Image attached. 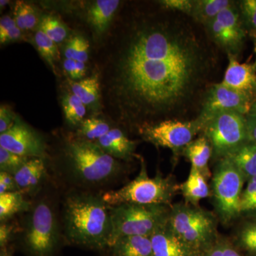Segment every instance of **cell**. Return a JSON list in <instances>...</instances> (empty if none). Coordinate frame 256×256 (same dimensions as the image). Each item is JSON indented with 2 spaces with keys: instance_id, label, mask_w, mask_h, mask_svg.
I'll use <instances>...</instances> for the list:
<instances>
[{
  "instance_id": "1",
  "label": "cell",
  "mask_w": 256,
  "mask_h": 256,
  "mask_svg": "<svg viewBox=\"0 0 256 256\" xmlns=\"http://www.w3.org/2000/svg\"><path fill=\"white\" fill-rule=\"evenodd\" d=\"M204 66L192 34L168 24L146 25L131 35L120 56L114 95L128 114H163L191 96Z\"/></svg>"
},
{
  "instance_id": "2",
  "label": "cell",
  "mask_w": 256,
  "mask_h": 256,
  "mask_svg": "<svg viewBox=\"0 0 256 256\" xmlns=\"http://www.w3.org/2000/svg\"><path fill=\"white\" fill-rule=\"evenodd\" d=\"M64 232L70 244L104 249L110 246V206L102 196L89 193H72L64 203Z\"/></svg>"
},
{
  "instance_id": "3",
  "label": "cell",
  "mask_w": 256,
  "mask_h": 256,
  "mask_svg": "<svg viewBox=\"0 0 256 256\" xmlns=\"http://www.w3.org/2000/svg\"><path fill=\"white\" fill-rule=\"evenodd\" d=\"M64 152L69 176L82 186L104 184L122 171L118 160L106 154L95 142L70 140Z\"/></svg>"
},
{
  "instance_id": "4",
  "label": "cell",
  "mask_w": 256,
  "mask_h": 256,
  "mask_svg": "<svg viewBox=\"0 0 256 256\" xmlns=\"http://www.w3.org/2000/svg\"><path fill=\"white\" fill-rule=\"evenodd\" d=\"M178 191H180V185L171 176H164L158 172L154 178H150L146 162L142 159L140 171L132 181L119 190L106 192L102 197L111 206L124 204L171 206Z\"/></svg>"
},
{
  "instance_id": "5",
  "label": "cell",
  "mask_w": 256,
  "mask_h": 256,
  "mask_svg": "<svg viewBox=\"0 0 256 256\" xmlns=\"http://www.w3.org/2000/svg\"><path fill=\"white\" fill-rule=\"evenodd\" d=\"M217 220L212 212L184 202L171 205L168 224L192 250L202 254L218 238Z\"/></svg>"
},
{
  "instance_id": "6",
  "label": "cell",
  "mask_w": 256,
  "mask_h": 256,
  "mask_svg": "<svg viewBox=\"0 0 256 256\" xmlns=\"http://www.w3.org/2000/svg\"><path fill=\"white\" fill-rule=\"evenodd\" d=\"M171 206L124 204L110 206L112 232L110 246L117 239L131 236H151L169 220Z\"/></svg>"
},
{
  "instance_id": "7",
  "label": "cell",
  "mask_w": 256,
  "mask_h": 256,
  "mask_svg": "<svg viewBox=\"0 0 256 256\" xmlns=\"http://www.w3.org/2000/svg\"><path fill=\"white\" fill-rule=\"evenodd\" d=\"M246 180L227 158L220 159L215 168L212 192L217 217L227 225L240 216V202Z\"/></svg>"
},
{
  "instance_id": "8",
  "label": "cell",
  "mask_w": 256,
  "mask_h": 256,
  "mask_svg": "<svg viewBox=\"0 0 256 256\" xmlns=\"http://www.w3.org/2000/svg\"><path fill=\"white\" fill-rule=\"evenodd\" d=\"M60 239L54 210L48 202H38L32 208L23 232V242L32 256H52Z\"/></svg>"
},
{
  "instance_id": "9",
  "label": "cell",
  "mask_w": 256,
  "mask_h": 256,
  "mask_svg": "<svg viewBox=\"0 0 256 256\" xmlns=\"http://www.w3.org/2000/svg\"><path fill=\"white\" fill-rule=\"evenodd\" d=\"M202 131L216 158L223 159L247 142L246 117L236 112H220L205 122Z\"/></svg>"
},
{
  "instance_id": "10",
  "label": "cell",
  "mask_w": 256,
  "mask_h": 256,
  "mask_svg": "<svg viewBox=\"0 0 256 256\" xmlns=\"http://www.w3.org/2000/svg\"><path fill=\"white\" fill-rule=\"evenodd\" d=\"M203 128L198 118L191 121L166 120L158 124H143L140 133L144 140L156 146L169 148L176 156Z\"/></svg>"
},
{
  "instance_id": "11",
  "label": "cell",
  "mask_w": 256,
  "mask_h": 256,
  "mask_svg": "<svg viewBox=\"0 0 256 256\" xmlns=\"http://www.w3.org/2000/svg\"><path fill=\"white\" fill-rule=\"evenodd\" d=\"M254 104V101L246 94L220 82L210 88L197 118L204 126L208 120L220 112H236L247 116Z\"/></svg>"
},
{
  "instance_id": "12",
  "label": "cell",
  "mask_w": 256,
  "mask_h": 256,
  "mask_svg": "<svg viewBox=\"0 0 256 256\" xmlns=\"http://www.w3.org/2000/svg\"><path fill=\"white\" fill-rule=\"evenodd\" d=\"M0 146L26 158H44L46 156L43 138L18 117L8 131L0 134Z\"/></svg>"
},
{
  "instance_id": "13",
  "label": "cell",
  "mask_w": 256,
  "mask_h": 256,
  "mask_svg": "<svg viewBox=\"0 0 256 256\" xmlns=\"http://www.w3.org/2000/svg\"><path fill=\"white\" fill-rule=\"evenodd\" d=\"M224 85L256 99V68L255 64H240L235 56L228 55V65L224 75Z\"/></svg>"
},
{
  "instance_id": "14",
  "label": "cell",
  "mask_w": 256,
  "mask_h": 256,
  "mask_svg": "<svg viewBox=\"0 0 256 256\" xmlns=\"http://www.w3.org/2000/svg\"><path fill=\"white\" fill-rule=\"evenodd\" d=\"M154 256H195L192 250L174 233L169 224L160 227L150 236Z\"/></svg>"
},
{
  "instance_id": "15",
  "label": "cell",
  "mask_w": 256,
  "mask_h": 256,
  "mask_svg": "<svg viewBox=\"0 0 256 256\" xmlns=\"http://www.w3.org/2000/svg\"><path fill=\"white\" fill-rule=\"evenodd\" d=\"M102 151L116 160H130L134 156L137 142L129 139L118 128H112L95 142Z\"/></svg>"
},
{
  "instance_id": "16",
  "label": "cell",
  "mask_w": 256,
  "mask_h": 256,
  "mask_svg": "<svg viewBox=\"0 0 256 256\" xmlns=\"http://www.w3.org/2000/svg\"><path fill=\"white\" fill-rule=\"evenodd\" d=\"M46 172V163L42 158H32L12 174L23 194H32L38 190Z\"/></svg>"
},
{
  "instance_id": "17",
  "label": "cell",
  "mask_w": 256,
  "mask_h": 256,
  "mask_svg": "<svg viewBox=\"0 0 256 256\" xmlns=\"http://www.w3.org/2000/svg\"><path fill=\"white\" fill-rule=\"evenodd\" d=\"M120 3L118 0H98L90 5L88 21L99 36L107 31Z\"/></svg>"
},
{
  "instance_id": "18",
  "label": "cell",
  "mask_w": 256,
  "mask_h": 256,
  "mask_svg": "<svg viewBox=\"0 0 256 256\" xmlns=\"http://www.w3.org/2000/svg\"><path fill=\"white\" fill-rule=\"evenodd\" d=\"M182 154L191 163V168L198 170L206 178H210L208 161L212 154V148L204 136L194 140L182 151Z\"/></svg>"
},
{
  "instance_id": "19",
  "label": "cell",
  "mask_w": 256,
  "mask_h": 256,
  "mask_svg": "<svg viewBox=\"0 0 256 256\" xmlns=\"http://www.w3.org/2000/svg\"><path fill=\"white\" fill-rule=\"evenodd\" d=\"M110 248L114 256H154L150 236L122 237L117 239Z\"/></svg>"
},
{
  "instance_id": "20",
  "label": "cell",
  "mask_w": 256,
  "mask_h": 256,
  "mask_svg": "<svg viewBox=\"0 0 256 256\" xmlns=\"http://www.w3.org/2000/svg\"><path fill=\"white\" fill-rule=\"evenodd\" d=\"M206 180L200 172L191 168L186 181L180 185L186 203L198 206V202L212 195Z\"/></svg>"
},
{
  "instance_id": "21",
  "label": "cell",
  "mask_w": 256,
  "mask_h": 256,
  "mask_svg": "<svg viewBox=\"0 0 256 256\" xmlns=\"http://www.w3.org/2000/svg\"><path fill=\"white\" fill-rule=\"evenodd\" d=\"M226 158L240 172L246 181L256 176V143L247 141Z\"/></svg>"
},
{
  "instance_id": "22",
  "label": "cell",
  "mask_w": 256,
  "mask_h": 256,
  "mask_svg": "<svg viewBox=\"0 0 256 256\" xmlns=\"http://www.w3.org/2000/svg\"><path fill=\"white\" fill-rule=\"evenodd\" d=\"M72 94L78 98L86 107L96 109L100 101V82L97 75L82 78L77 82H69Z\"/></svg>"
},
{
  "instance_id": "23",
  "label": "cell",
  "mask_w": 256,
  "mask_h": 256,
  "mask_svg": "<svg viewBox=\"0 0 256 256\" xmlns=\"http://www.w3.org/2000/svg\"><path fill=\"white\" fill-rule=\"evenodd\" d=\"M235 4L230 0H195L191 16L206 26L228 6Z\"/></svg>"
},
{
  "instance_id": "24",
  "label": "cell",
  "mask_w": 256,
  "mask_h": 256,
  "mask_svg": "<svg viewBox=\"0 0 256 256\" xmlns=\"http://www.w3.org/2000/svg\"><path fill=\"white\" fill-rule=\"evenodd\" d=\"M30 202L26 201L21 192H9L0 194V220L2 223L18 214L28 212Z\"/></svg>"
},
{
  "instance_id": "25",
  "label": "cell",
  "mask_w": 256,
  "mask_h": 256,
  "mask_svg": "<svg viewBox=\"0 0 256 256\" xmlns=\"http://www.w3.org/2000/svg\"><path fill=\"white\" fill-rule=\"evenodd\" d=\"M112 128L105 120L92 117L84 119L79 124L77 138L89 142H96L107 134Z\"/></svg>"
},
{
  "instance_id": "26",
  "label": "cell",
  "mask_w": 256,
  "mask_h": 256,
  "mask_svg": "<svg viewBox=\"0 0 256 256\" xmlns=\"http://www.w3.org/2000/svg\"><path fill=\"white\" fill-rule=\"evenodd\" d=\"M14 20L22 31H30L40 26V20L37 10L31 4L23 1H18L15 4Z\"/></svg>"
},
{
  "instance_id": "27",
  "label": "cell",
  "mask_w": 256,
  "mask_h": 256,
  "mask_svg": "<svg viewBox=\"0 0 256 256\" xmlns=\"http://www.w3.org/2000/svg\"><path fill=\"white\" fill-rule=\"evenodd\" d=\"M62 108L66 120L72 126H79L86 114V106L72 92H68L64 96Z\"/></svg>"
},
{
  "instance_id": "28",
  "label": "cell",
  "mask_w": 256,
  "mask_h": 256,
  "mask_svg": "<svg viewBox=\"0 0 256 256\" xmlns=\"http://www.w3.org/2000/svg\"><path fill=\"white\" fill-rule=\"evenodd\" d=\"M34 42L37 50L56 74V63L60 58L57 44L40 28L35 34Z\"/></svg>"
},
{
  "instance_id": "29",
  "label": "cell",
  "mask_w": 256,
  "mask_h": 256,
  "mask_svg": "<svg viewBox=\"0 0 256 256\" xmlns=\"http://www.w3.org/2000/svg\"><path fill=\"white\" fill-rule=\"evenodd\" d=\"M38 28L44 32L55 43H62L68 36V28L60 20L52 15L42 18Z\"/></svg>"
},
{
  "instance_id": "30",
  "label": "cell",
  "mask_w": 256,
  "mask_h": 256,
  "mask_svg": "<svg viewBox=\"0 0 256 256\" xmlns=\"http://www.w3.org/2000/svg\"><path fill=\"white\" fill-rule=\"evenodd\" d=\"M89 43L84 36H76L69 40L64 50L66 58L86 63L88 60Z\"/></svg>"
},
{
  "instance_id": "31",
  "label": "cell",
  "mask_w": 256,
  "mask_h": 256,
  "mask_svg": "<svg viewBox=\"0 0 256 256\" xmlns=\"http://www.w3.org/2000/svg\"><path fill=\"white\" fill-rule=\"evenodd\" d=\"M240 202V216H256V176L248 180Z\"/></svg>"
},
{
  "instance_id": "32",
  "label": "cell",
  "mask_w": 256,
  "mask_h": 256,
  "mask_svg": "<svg viewBox=\"0 0 256 256\" xmlns=\"http://www.w3.org/2000/svg\"><path fill=\"white\" fill-rule=\"evenodd\" d=\"M238 245L250 256H256V220L242 225L237 236Z\"/></svg>"
},
{
  "instance_id": "33",
  "label": "cell",
  "mask_w": 256,
  "mask_h": 256,
  "mask_svg": "<svg viewBox=\"0 0 256 256\" xmlns=\"http://www.w3.org/2000/svg\"><path fill=\"white\" fill-rule=\"evenodd\" d=\"M30 158L18 156L0 146V172L14 174Z\"/></svg>"
},
{
  "instance_id": "34",
  "label": "cell",
  "mask_w": 256,
  "mask_h": 256,
  "mask_svg": "<svg viewBox=\"0 0 256 256\" xmlns=\"http://www.w3.org/2000/svg\"><path fill=\"white\" fill-rule=\"evenodd\" d=\"M239 10L246 30L254 40L256 38V0L240 2Z\"/></svg>"
},
{
  "instance_id": "35",
  "label": "cell",
  "mask_w": 256,
  "mask_h": 256,
  "mask_svg": "<svg viewBox=\"0 0 256 256\" xmlns=\"http://www.w3.org/2000/svg\"><path fill=\"white\" fill-rule=\"evenodd\" d=\"M202 256H242L228 242L217 238L210 246L202 254Z\"/></svg>"
},
{
  "instance_id": "36",
  "label": "cell",
  "mask_w": 256,
  "mask_h": 256,
  "mask_svg": "<svg viewBox=\"0 0 256 256\" xmlns=\"http://www.w3.org/2000/svg\"><path fill=\"white\" fill-rule=\"evenodd\" d=\"M168 10H176L188 15H192L194 1L192 0H162L159 2Z\"/></svg>"
},
{
  "instance_id": "37",
  "label": "cell",
  "mask_w": 256,
  "mask_h": 256,
  "mask_svg": "<svg viewBox=\"0 0 256 256\" xmlns=\"http://www.w3.org/2000/svg\"><path fill=\"white\" fill-rule=\"evenodd\" d=\"M18 116L12 110L11 108L8 106H1L0 108V134L6 132L10 129L15 121Z\"/></svg>"
},
{
  "instance_id": "38",
  "label": "cell",
  "mask_w": 256,
  "mask_h": 256,
  "mask_svg": "<svg viewBox=\"0 0 256 256\" xmlns=\"http://www.w3.org/2000/svg\"><path fill=\"white\" fill-rule=\"evenodd\" d=\"M14 192L20 191L14 176L9 173L0 172V194Z\"/></svg>"
},
{
  "instance_id": "39",
  "label": "cell",
  "mask_w": 256,
  "mask_h": 256,
  "mask_svg": "<svg viewBox=\"0 0 256 256\" xmlns=\"http://www.w3.org/2000/svg\"><path fill=\"white\" fill-rule=\"evenodd\" d=\"M22 40H24L23 31H22L18 26L10 28L4 33L0 34L1 44L10 43V42L21 41Z\"/></svg>"
},
{
  "instance_id": "40",
  "label": "cell",
  "mask_w": 256,
  "mask_h": 256,
  "mask_svg": "<svg viewBox=\"0 0 256 256\" xmlns=\"http://www.w3.org/2000/svg\"><path fill=\"white\" fill-rule=\"evenodd\" d=\"M13 232H14V226L10 225L9 224H1L0 226V246L1 249L5 248L8 245L10 239L12 236Z\"/></svg>"
},
{
  "instance_id": "41",
  "label": "cell",
  "mask_w": 256,
  "mask_h": 256,
  "mask_svg": "<svg viewBox=\"0 0 256 256\" xmlns=\"http://www.w3.org/2000/svg\"><path fill=\"white\" fill-rule=\"evenodd\" d=\"M248 141L256 143V116H246Z\"/></svg>"
},
{
  "instance_id": "42",
  "label": "cell",
  "mask_w": 256,
  "mask_h": 256,
  "mask_svg": "<svg viewBox=\"0 0 256 256\" xmlns=\"http://www.w3.org/2000/svg\"><path fill=\"white\" fill-rule=\"evenodd\" d=\"M86 74V65L84 62H76L74 80H82Z\"/></svg>"
},
{
  "instance_id": "43",
  "label": "cell",
  "mask_w": 256,
  "mask_h": 256,
  "mask_svg": "<svg viewBox=\"0 0 256 256\" xmlns=\"http://www.w3.org/2000/svg\"><path fill=\"white\" fill-rule=\"evenodd\" d=\"M76 64V62L73 60L65 58L64 60L63 66L64 70L66 72L70 78L74 80V74H75Z\"/></svg>"
},
{
  "instance_id": "44",
  "label": "cell",
  "mask_w": 256,
  "mask_h": 256,
  "mask_svg": "<svg viewBox=\"0 0 256 256\" xmlns=\"http://www.w3.org/2000/svg\"><path fill=\"white\" fill-rule=\"evenodd\" d=\"M247 116H256V100L250 108V112Z\"/></svg>"
},
{
  "instance_id": "45",
  "label": "cell",
  "mask_w": 256,
  "mask_h": 256,
  "mask_svg": "<svg viewBox=\"0 0 256 256\" xmlns=\"http://www.w3.org/2000/svg\"><path fill=\"white\" fill-rule=\"evenodd\" d=\"M9 2H10L8 0H1L0 1V8H1V9H2L5 5L9 4Z\"/></svg>"
},
{
  "instance_id": "46",
  "label": "cell",
  "mask_w": 256,
  "mask_h": 256,
  "mask_svg": "<svg viewBox=\"0 0 256 256\" xmlns=\"http://www.w3.org/2000/svg\"><path fill=\"white\" fill-rule=\"evenodd\" d=\"M0 256H11V255H10L9 252H6V250H5V248H4L2 249L1 255H0Z\"/></svg>"
},
{
  "instance_id": "47",
  "label": "cell",
  "mask_w": 256,
  "mask_h": 256,
  "mask_svg": "<svg viewBox=\"0 0 256 256\" xmlns=\"http://www.w3.org/2000/svg\"><path fill=\"white\" fill-rule=\"evenodd\" d=\"M254 52H255V54H256V38H254ZM254 64H255L256 68V63Z\"/></svg>"
},
{
  "instance_id": "48",
  "label": "cell",
  "mask_w": 256,
  "mask_h": 256,
  "mask_svg": "<svg viewBox=\"0 0 256 256\" xmlns=\"http://www.w3.org/2000/svg\"><path fill=\"white\" fill-rule=\"evenodd\" d=\"M202 256V255H197V256Z\"/></svg>"
}]
</instances>
